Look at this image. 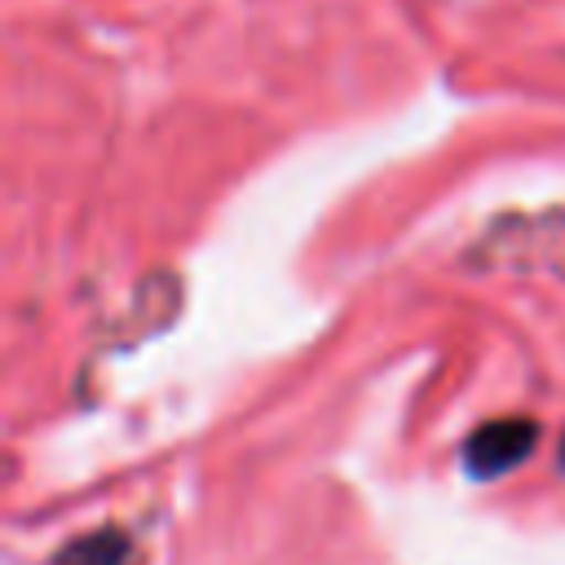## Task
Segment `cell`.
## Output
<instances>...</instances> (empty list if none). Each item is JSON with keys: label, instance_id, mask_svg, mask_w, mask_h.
I'll return each mask as SVG.
<instances>
[{"label": "cell", "instance_id": "cell-1", "mask_svg": "<svg viewBox=\"0 0 565 565\" xmlns=\"http://www.w3.org/2000/svg\"><path fill=\"white\" fill-rule=\"evenodd\" d=\"M534 441H539L534 419H490L477 433H468V441H463V468L477 481L503 477L516 463H525V455L534 450Z\"/></svg>", "mask_w": 565, "mask_h": 565}, {"label": "cell", "instance_id": "cell-2", "mask_svg": "<svg viewBox=\"0 0 565 565\" xmlns=\"http://www.w3.org/2000/svg\"><path fill=\"white\" fill-rule=\"evenodd\" d=\"M128 561V539L119 530H93L84 539H71L53 565H124Z\"/></svg>", "mask_w": 565, "mask_h": 565}, {"label": "cell", "instance_id": "cell-3", "mask_svg": "<svg viewBox=\"0 0 565 565\" xmlns=\"http://www.w3.org/2000/svg\"><path fill=\"white\" fill-rule=\"evenodd\" d=\"M561 468H565V441H561Z\"/></svg>", "mask_w": 565, "mask_h": 565}]
</instances>
